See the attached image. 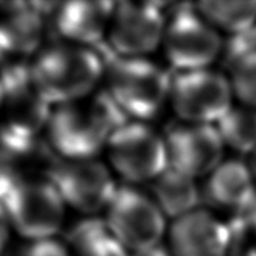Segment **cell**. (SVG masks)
I'll use <instances>...</instances> for the list:
<instances>
[{"mask_svg":"<svg viewBox=\"0 0 256 256\" xmlns=\"http://www.w3.org/2000/svg\"><path fill=\"white\" fill-rule=\"evenodd\" d=\"M128 118L105 90L52 106L45 140L60 159H96Z\"/></svg>","mask_w":256,"mask_h":256,"instance_id":"obj_1","label":"cell"},{"mask_svg":"<svg viewBox=\"0 0 256 256\" xmlns=\"http://www.w3.org/2000/svg\"><path fill=\"white\" fill-rule=\"evenodd\" d=\"M30 68L39 90L56 106L98 92L106 60L100 50L52 39L33 57Z\"/></svg>","mask_w":256,"mask_h":256,"instance_id":"obj_2","label":"cell"},{"mask_svg":"<svg viewBox=\"0 0 256 256\" xmlns=\"http://www.w3.org/2000/svg\"><path fill=\"white\" fill-rule=\"evenodd\" d=\"M105 93L128 120L154 118L170 99L172 76L148 57H106Z\"/></svg>","mask_w":256,"mask_h":256,"instance_id":"obj_3","label":"cell"},{"mask_svg":"<svg viewBox=\"0 0 256 256\" xmlns=\"http://www.w3.org/2000/svg\"><path fill=\"white\" fill-rule=\"evenodd\" d=\"M0 130L21 142L44 138L52 105L39 90L30 62L3 66L0 69Z\"/></svg>","mask_w":256,"mask_h":256,"instance_id":"obj_4","label":"cell"},{"mask_svg":"<svg viewBox=\"0 0 256 256\" xmlns=\"http://www.w3.org/2000/svg\"><path fill=\"white\" fill-rule=\"evenodd\" d=\"M112 172L124 184L152 183L168 168L164 135L144 122L126 120L111 135L105 148Z\"/></svg>","mask_w":256,"mask_h":256,"instance_id":"obj_5","label":"cell"},{"mask_svg":"<svg viewBox=\"0 0 256 256\" xmlns=\"http://www.w3.org/2000/svg\"><path fill=\"white\" fill-rule=\"evenodd\" d=\"M0 202L14 232L24 242L58 238L68 207L48 178L20 183Z\"/></svg>","mask_w":256,"mask_h":256,"instance_id":"obj_6","label":"cell"},{"mask_svg":"<svg viewBox=\"0 0 256 256\" xmlns=\"http://www.w3.org/2000/svg\"><path fill=\"white\" fill-rule=\"evenodd\" d=\"M165 219L150 194L132 184L117 188L104 218L111 234L129 254L160 244L166 230Z\"/></svg>","mask_w":256,"mask_h":256,"instance_id":"obj_7","label":"cell"},{"mask_svg":"<svg viewBox=\"0 0 256 256\" xmlns=\"http://www.w3.org/2000/svg\"><path fill=\"white\" fill-rule=\"evenodd\" d=\"M166 18L160 3H116L105 44L100 52L106 57L141 58L162 44Z\"/></svg>","mask_w":256,"mask_h":256,"instance_id":"obj_8","label":"cell"},{"mask_svg":"<svg viewBox=\"0 0 256 256\" xmlns=\"http://www.w3.org/2000/svg\"><path fill=\"white\" fill-rule=\"evenodd\" d=\"M64 206L87 218L105 213L118 184L111 168L96 159H60L48 174Z\"/></svg>","mask_w":256,"mask_h":256,"instance_id":"obj_9","label":"cell"},{"mask_svg":"<svg viewBox=\"0 0 256 256\" xmlns=\"http://www.w3.org/2000/svg\"><path fill=\"white\" fill-rule=\"evenodd\" d=\"M162 45L168 63L177 74L207 69L220 52L218 32L189 4L171 12Z\"/></svg>","mask_w":256,"mask_h":256,"instance_id":"obj_10","label":"cell"},{"mask_svg":"<svg viewBox=\"0 0 256 256\" xmlns=\"http://www.w3.org/2000/svg\"><path fill=\"white\" fill-rule=\"evenodd\" d=\"M57 3L0 2V69L32 62L50 42V16Z\"/></svg>","mask_w":256,"mask_h":256,"instance_id":"obj_11","label":"cell"},{"mask_svg":"<svg viewBox=\"0 0 256 256\" xmlns=\"http://www.w3.org/2000/svg\"><path fill=\"white\" fill-rule=\"evenodd\" d=\"M170 99L176 114L183 122L194 124L219 123L232 110L230 81L208 69L176 74Z\"/></svg>","mask_w":256,"mask_h":256,"instance_id":"obj_12","label":"cell"},{"mask_svg":"<svg viewBox=\"0 0 256 256\" xmlns=\"http://www.w3.org/2000/svg\"><path fill=\"white\" fill-rule=\"evenodd\" d=\"M168 166L192 178L212 174L222 162L224 140L213 124H171L164 134Z\"/></svg>","mask_w":256,"mask_h":256,"instance_id":"obj_13","label":"cell"},{"mask_svg":"<svg viewBox=\"0 0 256 256\" xmlns=\"http://www.w3.org/2000/svg\"><path fill=\"white\" fill-rule=\"evenodd\" d=\"M116 3L106 0H80L57 3L50 16L54 40L88 48H102Z\"/></svg>","mask_w":256,"mask_h":256,"instance_id":"obj_14","label":"cell"},{"mask_svg":"<svg viewBox=\"0 0 256 256\" xmlns=\"http://www.w3.org/2000/svg\"><path fill=\"white\" fill-rule=\"evenodd\" d=\"M231 249V230L206 210H195L176 219L170 228L172 256H226Z\"/></svg>","mask_w":256,"mask_h":256,"instance_id":"obj_15","label":"cell"},{"mask_svg":"<svg viewBox=\"0 0 256 256\" xmlns=\"http://www.w3.org/2000/svg\"><path fill=\"white\" fill-rule=\"evenodd\" d=\"M204 192L212 204L232 210L234 216H238L256 202L255 177L243 162L228 160L210 174Z\"/></svg>","mask_w":256,"mask_h":256,"instance_id":"obj_16","label":"cell"},{"mask_svg":"<svg viewBox=\"0 0 256 256\" xmlns=\"http://www.w3.org/2000/svg\"><path fill=\"white\" fill-rule=\"evenodd\" d=\"M148 194L165 218L174 220L198 210L202 200L195 178L171 166L148 183Z\"/></svg>","mask_w":256,"mask_h":256,"instance_id":"obj_17","label":"cell"},{"mask_svg":"<svg viewBox=\"0 0 256 256\" xmlns=\"http://www.w3.org/2000/svg\"><path fill=\"white\" fill-rule=\"evenodd\" d=\"M62 242L69 256H130L98 216L78 220L64 232Z\"/></svg>","mask_w":256,"mask_h":256,"instance_id":"obj_18","label":"cell"},{"mask_svg":"<svg viewBox=\"0 0 256 256\" xmlns=\"http://www.w3.org/2000/svg\"><path fill=\"white\" fill-rule=\"evenodd\" d=\"M200 15L230 33L240 34L256 26L255 2H202L198 4Z\"/></svg>","mask_w":256,"mask_h":256,"instance_id":"obj_19","label":"cell"},{"mask_svg":"<svg viewBox=\"0 0 256 256\" xmlns=\"http://www.w3.org/2000/svg\"><path fill=\"white\" fill-rule=\"evenodd\" d=\"M218 130L225 144L240 153H254L256 148V110L232 108L219 123Z\"/></svg>","mask_w":256,"mask_h":256,"instance_id":"obj_20","label":"cell"},{"mask_svg":"<svg viewBox=\"0 0 256 256\" xmlns=\"http://www.w3.org/2000/svg\"><path fill=\"white\" fill-rule=\"evenodd\" d=\"M236 94L250 108L256 110V50L226 60Z\"/></svg>","mask_w":256,"mask_h":256,"instance_id":"obj_21","label":"cell"},{"mask_svg":"<svg viewBox=\"0 0 256 256\" xmlns=\"http://www.w3.org/2000/svg\"><path fill=\"white\" fill-rule=\"evenodd\" d=\"M231 230V249L240 256H256V202L250 210L238 214L228 224Z\"/></svg>","mask_w":256,"mask_h":256,"instance_id":"obj_22","label":"cell"},{"mask_svg":"<svg viewBox=\"0 0 256 256\" xmlns=\"http://www.w3.org/2000/svg\"><path fill=\"white\" fill-rule=\"evenodd\" d=\"M4 256H69L60 238L32 240L10 249Z\"/></svg>","mask_w":256,"mask_h":256,"instance_id":"obj_23","label":"cell"},{"mask_svg":"<svg viewBox=\"0 0 256 256\" xmlns=\"http://www.w3.org/2000/svg\"><path fill=\"white\" fill-rule=\"evenodd\" d=\"M14 230L8 219L6 210L0 202V256H4L10 250V240H12Z\"/></svg>","mask_w":256,"mask_h":256,"instance_id":"obj_24","label":"cell"},{"mask_svg":"<svg viewBox=\"0 0 256 256\" xmlns=\"http://www.w3.org/2000/svg\"><path fill=\"white\" fill-rule=\"evenodd\" d=\"M130 256H172L170 249H166L162 244H158L154 248L146 249V250H140V252H134L130 254Z\"/></svg>","mask_w":256,"mask_h":256,"instance_id":"obj_25","label":"cell"},{"mask_svg":"<svg viewBox=\"0 0 256 256\" xmlns=\"http://www.w3.org/2000/svg\"><path fill=\"white\" fill-rule=\"evenodd\" d=\"M250 171H252V174H254V177H255L256 180V148L255 152L252 153V162H250Z\"/></svg>","mask_w":256,"mask_h":256,"instance_id":"obj_26","label":"cell"},{"mask_svg":"<svg viewBox=\"0 0 256 256\" xmlns=\"http://www.w3.org/2000/svg\"><path fill=\"white\" fill-rule=\"evenodd\" d=\"M0 102H2V86H0Z\"/></svg>","mask_w":256,"mask_h":256,"instance_id":"obj_27","label":"cell"}]
</instances>
